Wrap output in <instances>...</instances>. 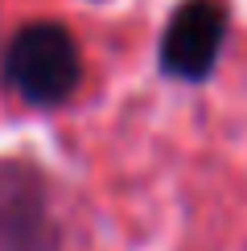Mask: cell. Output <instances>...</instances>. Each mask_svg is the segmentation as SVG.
Segmentation results:
<instances>
[{"label": "cell", "instance_id": "obj_1", "mask_svg": "<svg viewBox=\"0 0 247 251\" xmlns=\"http://www.w3.org/2000/svg\"><path fill=\"white\" fill-rule=\"evenodd\" d=\"M8 87L29 107H58L74 95L82 78V58L66 25L58 21H29L21 25L0 58Z\"/></svg>", "mask_w": 247, "mask_h": 251}, {"label": "cell", "instance_id": "obj_2", "mask_svg": "<svg viewBox=\"0 0 247 251\" xmlns=\"http://www.w3.org/2000/svg\"><path fill=\"white\" fill-rule=\"evenodd\" d=\"M226 41L222 0H181L161 33V70L181 82L210 78Z\"/></svg>", "mask_w": 247, "mask_h": 251}, {"label": "cell", "instance_id": "obj_3", "mask_svg": "<svg viewBox=\"0 0 247 251\" xmlns=\"http://www.w3.org/2000/svg\"><path fill=\"white\" fill-rule=\"evenodd\" d=\"M0 251H58L46 177L25 161H0Z\"/></svg>", "mask_w": 247, "mask_h": 251}]
</instances>
